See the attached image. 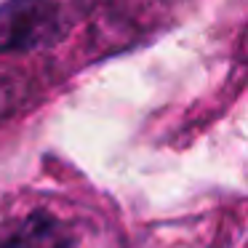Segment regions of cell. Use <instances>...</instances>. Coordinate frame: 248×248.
Wrapping results in <instances>:
<instances>
[{"label":"cell","mask_w":248,"mask_h":248,"mask_svg":"<svg viewBox=\"0 0 248 248\" xmlns=\"http://www.w3.org/2000/svg\"><path fill=\"white\" fill-rule=\"evenodd\" d=\"M0 248H75V235L59 216L35 211L0 243Z\"/></svg>","instance_id":"2"},{"label":"cell","mask_w":248,"mask_h":248,"mask_svg":"<svg viewBox=\"0 0 248 248\" xmlns=\"http://www.w3.org/2000/svg\"><path fill=\"white\" fill-rule=\"evenodd\" d=\"M67 0H8L0 6V54L32 51L64 35Z\"/></svg>","instance_id":"1"}]
</instances>
